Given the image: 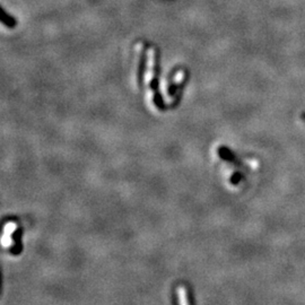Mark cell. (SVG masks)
I'll return each mask as SVG.
<instances>
[{
    "label": "cell",
    "mask_w": 305,
    "mask_h": 305,
    "mask_svg": "<svg viewBox=\"0 0 305 305\" xmlns=\"http://www.w3.org/2000/svg\"><path fill=\"white\" fill-rule=\"evenodd\" d=\"M17 225L14 222H8L3 227V235L1 237V244L3 248H10L14 244L12 235L16 231Z\"/></svg>",
    "instance_id": "cell-1"
},
{
    "label": "cell",
    "mask_w": 305,
    "mask_h": 305,
    "mask_svg": "<svg viewBox=\"0 0 305 305\" xmlns=\"http://www.w3.org/2000/svg\"><path fill=\"white\" fill-rule=\"evenodd\" d=\"M176 293H178L179 305H189L188 294H187L186 287H183V286H179L178 289H176Z\"/></svg>",
    "instance_id": "cell-2"
}]
</instances>
